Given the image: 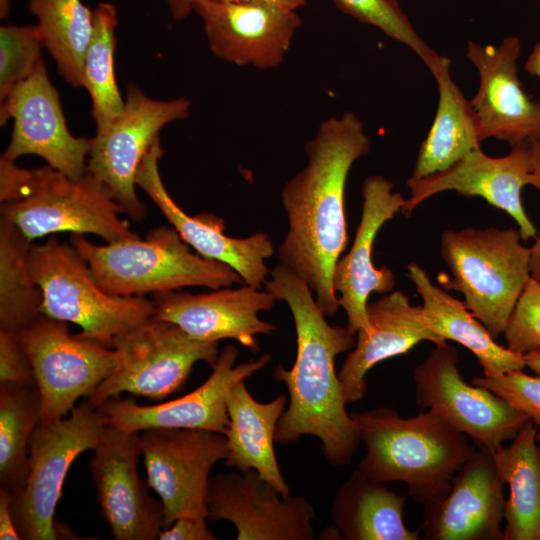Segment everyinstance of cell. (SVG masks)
Returning a JSON list of instances; mask_svg holds the SVG:
<instances>
[{"instance_id":"37","label":"cell","mask_w":540,"mask_h":540,"mask_svg":"<svg viewBox=\"0 0 540 540\" xmlns=\"http://www.w3.org/2000/svg\"><path fill=\"white\" fill-rule=\"evenodd\" d=\"M503 336L506 347L517 354L540 351V281L529 280Z\"/></svg>"},{"instance_id":"14","label":"cell","mask_w":540,"mask_h":540,"mask_svg":"<svg viewBox=\"0 0 540 540\" xmlns=\"http://www.w3.org/2000/svg\"><path fill=\"white\" fill-rule=\"evenodd\" d=\"M11 118V139L1 156L15 161L36 155L74 180L86 173L91 141L69 131L59 93L49 80L42 57L29 77L0 102L1 125Z\"/></svg>"},{"instance_id":"15","label":"cell","mask_w":540,"mask_h":540,"mask_svg":"<svg viewBox=\"0 0 540 540\" xmlns=\"http://www.w3.org/2000/svg\"><path fill=\"white\" fill-rule=\"evenodd\" d=\"M89 462L100 511L116 540H155L163 530L161 501L137 472L139 433L106 423Z\"/></svg>"},{"instance_id":"18","label":"cell","mask_w":540,"mask_h":540,"mask_svg":"<svg viewBox=\"0 0 540 540\" xmlns=\"http://www.w3.org/2000/svg\"><path fill=\"white\" fill-rule=\"evenodd\" d=\"M521 41L507 36L495 46L467 43L466 57L479 75L470 100L480 142L495 138L511 147L540 141V103L524 91L518 74Z\"/></svg>"},{"instance_id":"27","label":"cell","mask_w":540,"mask_h":540,"mask_svg":"<svg viewBox=\"0 0 540 540\" xmlns=\"http://www.w3.org/2000/svg\"><path fill=\"white\" fill-rule=\"evenodd\" d=\"M408 278L422 299V313L428 327L441 339L466 347L477 358L483 375L497 376L526 367L523 355L504 347L465 306L434 285L418 264L407 266Z\"/></svg>"},{"instance_id":"44","label":"cell","mask_w":540,"mask_h":540,"mask_svg":"<svg viewBox=\"0 0 540 540\" xmlns=\"http://www.w3.org/2000/svg\"><path fill=\"white\" fill-rule=\"evenodd\" d=\"M225 2H235V3H256V4H265L275 7H280L289 10H296L303 5H305L306 0H220Z\"/></svg>"},{"instance_id":"29","label":"cell","mask_w":540,"mask_h":540,"mask_svg":"<svg viewBox=\"0 0 540 540\" xmlns=\"http://www.w3.org/2000/svg\"><path fill=\"white\" fill-rule=\"evenodd\" d=\"M407 497L357 469L334 495L332 521L345 540H419L403 521Z\"/></svg>"},{"instance_id":"43","label":"cell","mask_w":540,"mask_h":540,"mask_svg":"<svg viewBox=\"0 0 540 540\" xmlns=\"http://www.w3.org/2000/svg\"><path fill=\"white\" fill-rule=\"evenodd\" d=\"M171 15L176 20H181L187 17L192 11H195L199 0H165Z\"/></svg>"},{"instance_id":"8","label":"cell","mask_w":540,"mask_h":540,"mask_svg":"<svg viewBox=\"0 0 540 540\" xmlns=\"http://www.w3.org/2000/svg\"><path fill=\"white\" fill-rule=\"evenodd\" d=\"M105 418L88 399L60 420L40 422L29 442V467L22 489L11 495V509L23 540H55L69 536L55 521L57 503L68 470L99 441Z\"/></svg>"},{"instance_id":"11","label":"cell","mask_w":540,"mask_h":540,"mask_svg":"<svg viewBox=\"0 0 540 540\" xmlns=\"http://www.w3.org/2000/svg\"><path fill=\"white\" fill-rule=\"evenodd\" d=\"M190 109L187 98L152 99L130 83L122 112L90 139L87 170L132 219L139 221L146 214L136 193V174L143 157L159 138V131L168 123L189 117Z\"/></svg>"},{"instance_id":"49","label":"cell","mask_w":540,"mask_h":540,"mask_svg":"<svg viewBox=\"0 0 540 540\" xmlns=\"http://www.w3.org/2000/svg\"><path fill=\"white\" fill-rule=\"evenodd\" d=\"M537 441L540 444V432H538V434H537Z\"/></svg>"},{"instance_id":"46","label":"cell","mask_w":540,"mask_h":540,"mask_svg":"<svg viewBox=\"0 0 540 540\" xmlns=\"http://www.w3.org/2000/svg\"><path fill=\"white\" fill-rule=\"evenodd\" d=\"M530 271L531 277L540 281V237L538 236L530 247Z\"/></svg>"},{"instance_id":"19","label":"cell","mask_w":540,"mask_h":540,"mask_svg":"<svg viewBox=\"0 0 540 540\" xmlns=\"http://www.w3.org/2000/svg\"><path fill=\"white\" fill-rule=\"evenodd\" d=\"M529 183V142L512 146L510 152L501 157H491L478 148L445 170L406 182L410 197L401 213L409 217L428 198L444 191H455L463 197L483 198L506 212L517 223L522 240L527 241L538 236L522 203V189Z\"/></svg>"},{"instance_id":"3","label":"cell","mask_w":540,"mask_h":540,"mask_svg":"<svg viewBox=\"0 0 540 540\" xmlns=\"http://www.w3.org/2000/svg\"><path fill=\"white\" fill-rule=\"evenodd\" d=\"M350 414L366 446L358 469L376 482H403L408 496L423 506L447 495L479 449L434 408L410 418L389 407Z\"/></svg>"},{"instance_id":"2","label":"cell","mask_w":540,"mask_h":540,"mask_svg":"<svg viewBox=\"0 0 540 540\" xmlns=\"http://www.w3.org/2000/svg\"><path fill=\"white\" fill-rule=\"evenodd\" d=\"M265 290L284 301L292 314L297 352L291 369L278 365L273 378L285 383L289 403L281 415L275 442H296L303 435L321 441V450L332 466H347L361 439L357 424L346 410L337 355L351 350L356 335L347 327L330 325L307 282L282 265L270 271Z\"/></svg>"},{"instance_id":"21","label":"cell","mask_w":540,"mask_h":540,"mask_svg":"<svg viewBox=\"0 0 540 540\" xmlns=\"http://www.w3.org/2000/svg\"><path fill=\"white\" fill-rule=\"evenodd\" d=\"M195 11L216 57L261 70L283 62L302 23L296 10L265 4L199 0Z\"/></svg>"},{"instance_id":"25","label":"cell","mask_w":540,"mask_h":540,"mask_svg":"<svg viewBox=\"0 0 540 540\" xmlns=\"http://www.w3.org/2000/svg\"><path fill=\"white\" fill-rule=\"evenodd\" d=\"M366 311L371 331L357 333L356 344L338 372L346 404L363 398L366 375L377 363L405 354L421 341L434 345L445 341L428 327L422 307L412 305L400 290L368 301Z\"/></svg>"},{"instance_id":"9","label":"cell","mask_w":540,"mask_h":540,"mask_svg":"<svg viewBox=\"0 0 540 540\" xmlns=\"http://www.w3.org/2000/svg\"><path fill=\"white\" fill-rule=\"evenodd\" d=\"M219 342L196 339L174 323L151 318L113 344L117 366L88 398L98 407L122 392L161 401L181 390L195 363L213 367Z\"/></svg>"},{"instance_id":"1","label":"cell","mask_w":540,"mask_h":540,"mask_svg":"<svg viewBox=\"0 0 540 540\" xmlns=\"http://www.w3.org/2000/svg\"><path fill=\"white\" fill-rule=\"evenodd\" d=\"M370 151L371 139L354 112L329 117L305 145V166L281 190L288 231L277 248L280 263L307 282L327 317L340 308L332 275L348 244L346 180Z\"/></svg>"},{"instance_id":"22","label":"cell","mask_w":540,"mask_h":540,"mask_svg":"<svg viewBox=\"0 0 540 540\" xmlns=\"http://www.w3.org/2000/svg\"><path fill=\"white\" fill-rule=\"evenodd\" d=\"M152 301L153 318L174 323L202 341L234 339L256 353V335L276 330L274 324L260 319L258 314L270 310L277 298L247 284L200 294L163 292L154 294Z\"/></svg>"},{"instance_id":"35","label":"cell","mask_w":540,"mask_h":540,"mask_svg":"<svg viewBox=\"0 0 540 540\" xmlns=\"http://www.w3.org/2000/svg\"><path fill=\"white\" fill-rule=\"evenodd\" d=\"M335 5L356 21L379 29L387 37L411 49L430 72L440 54L419 35L397 0H333Z\"/></svg>"},{"instance_id":"47","label":"cell","mask_w":540,"mask_h":540,"mask_svg":"<svg viewBox=\"0 0 540 540\" xmlns=\"http://www.w3.org/2000/svg\"><path fill=\"white\" fill-rule=\"evenodd\" d=\"M525 364L540 377V351L523 355Z\"/></svg>"},{"instance_id":"12","label":"cell","mask_w":540,"mask_h":540,"mask_svg":"<svg viewBox=\"0 0 540 540\" xmlns=\"http://www.w3.org/2000/svg\"><path fill=\"white\" fill-rule=\"evenodd\" d=\"M458 361L453 345H434L413 371L416 404L439 410L479 449L495 452L530 419L489 389L465 382Z\"/></svg>"},{"instance_id":"30","label":"cell","mask_w":540,"mask_h":540,"mask_svg":"<svg viewBox=\"0 0 540 540\" xmlns=\"http://www.w3.org/2000/svg\"><path fill=\"white\" fill-rule=\"evenodd\" d=\"M539 426L527 421L508 447L492 452L497 473L509 487L504 540H540Z\"/></svg>"},{"instance_id":"16","label":"cell","mask_w":540,"mask_h":540,"mask_svg":"<svg viewBox=\"0 0 540 540\" xmlns=\"http://www.w3.org/2000/svg\"><path fill=\"white\" fill-rule=\"evenodd\" d=\"M238 350L226 345L219 353L209 378L192 392L155 405H139L130 398L113 397L97 407L106 423L139 433L154 428L203 429L225 435L229 417L227 398L233 386L263 369L268 353L235 366Z\"/></svg>"},{"instance_id":"26","label":"cell","mask_w":540,"mask_h":540,"mask_svg":"<svg viewBox=\"0 0 540 540\" xmlns=\"http://www.w3.org/2000/svg\"><path fill=\"white\" fill-rule=\"evenodd\" d=\"M287 397L281 394L270 402L257 401L245 380L237 382L227 398L229 425L225 433L226 467L240 472L255 470L283 497L291 495L274 451L275 431L285 411Z\"/></svg>"},{"instance_id":"5","label":"cell","mask_w":540,"mask_h":540,"mask_svg":"<svg viewBox=\"0 0 540 540\" xmlns=\"http://www.w3.org/2000/svg\"><path fill=\"white\" fill-rule=\"evenodd\" d=\"M71 244L87 262L99 286L115 296L244 284L231 266L192 252L172 226L156 227L144 239L136 236L104 245L71 234Z\"/></svg>"},{"instance_id":"7","label":"cell","mask_w":540,"mask_h":540,"mask_svg":"<svg viewBox=\"0 0 540 540\" xmlns=\"http://www.w3.org/2000/svg\"><path fill=\"white\" fill-rule=\"evenodd\" d=\"M29 267L42 294L41 314L76 324L81 338L113 348L118 337L153 317L152 299L105 292L73 245L55 237L31 245Z\"/></svg>"},{"instance_id":"13","label":"cell","mask_w":540,"mask_h":540,"mask_svg":"<svg viewBox=\"0 0 540 540\" xmlns=\"http://www.w3.org/2000/svg\"><path fill=\"white\" fill-rule=\"evenodd\" d=\"M147 484L159 496L163 529L181 517L207 519L213 466L227 456L225 435L203 429L154 428L139 432Z\"/></svg>"},{"instance_id":"31","label":"cell","mask_w":540,"mask_h":540,"mask_svg":"<svg viewBox=\"0 0 540 540\" xmlns=\"http://www.w3.org/2000/svg\"><path fill=\"white\" fill-rule=\"evenodd\" d=\"M43 46L62 78L83 87V60L93 33V10L81 0H30Z\"/></svg>"},{"instance_id":"17","label":"cell","mask_w":540,"mask_h":540,"mask_svg":"<svg viewBox=\"0 0 540 540\" xmlns=\"http://www.w3.org/2000/svg\"><path fill=\"white\" fill-rule=\"evenodd\" d=\"M315 517L305 497H283L255 470L209 478L207 520L231 522L238 540H313Z\"/></svg>"},{"instance_id":"28","label":"cell","mask_w":540,"mask_h":540,"mask_svg":"<svg viewBox=\"0 0 540 540\" xmlns=\"http://www.w3.org/2000/svg\"><path fill=\"white\" fill-rule=\"evenodd\" d=\"M450 65V59L441 55L431 71L437 83L438 105L407 182L445 170L481 148L473 107L452 80Z\"/></svg>"},{"instance_id":"10","label":"cell","mask_w":540,"mask_h":540,"mask_svg":"<svg viewBox=\"0 0 540 540\" xmlns=\"http://www.w3.org/2000/svg\"><path fill=\"white\" fill-rule=\"evenodd\" d=\"M41 396V422L70 414L117 366V353L94 340L71 335L67 322L40 314L18 331Z\"/></svg>"},{"instance_id":"36","label":"cell","mask_w":540,"mask_h":540,"mask_svg":"<svg viewBox=\"0 0 540 540\" xmlns=\"http://www.w3.org/2000/svg\"><path fill=\"white\" fill-rule=\"evenodd\" d=\"M41 46L37 25L0 27V102L33 72Z\"/></svg>"},{"instance_id":"33","label":"cell","mask_w":540,"mask_h":540,"mask_svg":"<svg viewBox=\"0 0 540 540\" xmlns=\"http://www.w3.org/2000/svg\"><path fill=\"white\" fill-rule=\"evenodd\" d=\"M116 7L100 2L93 10V33L83 60V87L92 103L96 133L103 132L122 112L124 100L114 72Z\"/></svg>"},{"instance_id":"24","label":"cell","mask_w":540,"mask_h":540,"mask_svg":"<svg viewBox=\"0 0 540 540\" xmlns=\"http://www.w3.org/2000/svg\"><path fill=\"white\" fill-rule=\"evenodd\" d=\"M492 452L478 449L440 500L424 506L419 527L428 540H504L506 497Z\"/></svg>"},{"instance_id":"40","label":"cell","mask_w":540,"mask_h":540,"mask_svg":"<svg viewBox=\"0 0 540 540\" xmlns=\"http://www.w3.org/2000/svg\"><path fill=\"white\" fill-rule=\"evenodd\" d=\"M160 540H215L216 535L208 528L207 519L181 517L161 531Z\"/></svg>"},{"instance_id":"42","label":"cell","mask_w":540,"mask_h":540,"mask_svg":"<svg viewBox=\"0 0 540 540\" xmlns=\"http://www.w3.org/2000/svg\"><path fill=\"white\" fill-rule=\"evenodd\" d=\"M530 183L540 192V141H530Z\"/></svg>"},{"instance_id":"45","label":"cell","mask_w":540,"mask_h":540,"mask_svg":"<svg viewBox=\"0 0 540 540\" xmlns=\"http://www.w3.org/2000/svg\"><path fill=\"white\" fill-rule=\"evenodd\" d=\"M540 5V0H539ZM524 69L531 76L536 77L540 81V41L535 44L531 53L524 63Z\"/></svg>"},{"instance_id":"48","label":"cell","mask_w":540,"mask_h":540,"mask_svg":"<svg viewBox=\"0 0 540 540\" xmlns=\"http://www.w3.org/2000/svg\"><path fill=\"white\" fill-rule=\"evenodd\" d=\"M10 10V0H0V16L4 18L8 15Z\"/></svg>"},{"instance_id":"20","label":"cell","mask_w":540,"mask_h":540,"mask_svg":"<svg viewBox=\"0 0 540 540\" xmlns=\"http://www.w3.org/2000/svg\"><path fill=\"white\" fill-rule=\"evenodd\" d=\"M162 155L160 139L157 138L138 167L136 185L198 254L231 266L244 284L261 289L270 275L266 259L274 253L270 236L256 232L244 238L230 237L225 234V223L219 216L211 213L190 216L185 213L170 196L160 176L158 163Z\"/></svg>"},{"instance_id":"32","label":"cell","mask_w":540,"mask_h":540,"mask_svg":"<svg viewBox=\"0 0 540 540\" xmlns=\"http://www.w3.org/2000/svg\"><path fill=\"white\" fill-rule=\"evenodd\" d=\"M41 416L37 387L0 384V488L11 495L18 493L25 483L29 442Z\"/></svg>"},{"instance_id":"34","label":"cell","mask_w":540,"mask_h":540,"mask_svg":"<svg viewBox=\"0 0 540 540\" xmlns=\"http://www.w3.org/2000/svg\"><path fill=\"white\" fill-rule=\"evenodd\" d=\"M31 245L0 218V328L18 332L41 314L42 294L29 267Z\"/></svg>"},{"instance_id":"41","label":"cell","mask_w":540,"mask_h":540,"mask_svg":"<svg viewBox=\"0 0 540 540\" xmlns=\"http://www.w3.org/2000/svg\"><path fill=\"white\" fill-rule=\"evenodd\" d=\"M0 539H21L11 509V494L3 488H0Z\"/></svg>"},{"instance_id":"39","label":"cell","mask_w":540,"mask_h":540,"mask_svg":"<svg viewBox=\"0 0 540 540\" xmlns=\"http://www.w3.org/2000/svg\"><path fill=\"white\" fill-rule=\"evenodd\" d=\"M37 387L32 365L18 332L0 328V384Z\"/></svg>"},{"instance_id":"4","label":"cell","mask_w":540,"mask_h":540,"mask_svg":"<svg viewBox=\"0 0 540 540\" xmlns=\"http://www.w3.org/2000/svg\"><path fill=\"white\" fill-rule=\"evenodd\" d=\"M0 201V218L31 242L62 232L94 234L105 242L138 236L120 217L122 207L88 170L74 180L49 165L25 169L1 156Z\"/></svg>"},{"instance_id":"23","label":"cell","mask_w":540,"mask_h":540,"mask_svg":"<svg viewBox=\"0 0 540 540\" xmlns=\"http://www.w3.org/2000/svg\"><path fill=\"white\" fill-rule=\"evenodd\" d=\"M393 183L381 175L367 177L362 185V214L349 252L337 261L332 284L340 293L339 305L347 316V328L355 335L371 331L367 303L371 293L393 291L395 274L389 267L373 265L372 249L380 228L401 212L405 197L393 191Z\"/></svg>"},{"instance_id":"6","label":"cell","mask_w":540,"mask_h":540,"mask_svg":"<svg viewBox=\"0 0 540 540\" xmlns=\"http://www.w3.org/2000/svg\"><path fill=\"white\" fill-rule=\"evenodd\" d=\"M521 241L514 228L467 227L441 235L440 256L452 275L442 285L463 294L467 309L493 338L503 334L532 278L530 248Z\"/></svg>"},{"instance_id":"38","label":"cell","mask_w":540,"mask_h":540,"mask_svg":"<svg viewBox=\"0 0 540 540\" xmlns=\"http://www.w3.org/2000/svg\"><path fill=\"white\" fill-rule=\"evenodd\" d=\"M472 384L489 389L540 427L539 376L514 370L497 376H475Z\"/></svg>"}]
</instances>
